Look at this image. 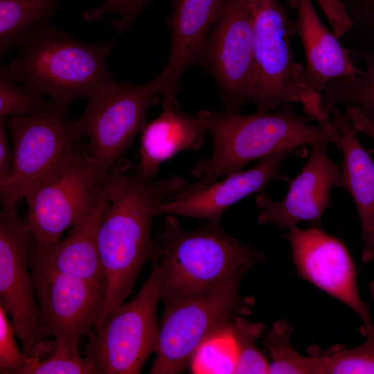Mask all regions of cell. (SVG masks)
I'll list each match as a JSON object with an SVG mask.
<instances>
[{
	"label": "cell",
	"mask_w": 374,
	"mask_h": 374,
	"mask_svg": "<svg viewBox=\"0 0 374 374\" xmlns=\"http://www.w3.org/2000/svg\"><path fill=\"white\" fill-rule=\"evenodd\" d=\"M6 310L0 305V373L20 374L30 357L19 349Z\"/></svg>",
	"instance_id": "1f68e13d"
},
{
	"label": "cell",
	"mask_w": 374,
	"mask_h": 374,
	"mask_svg": "<svg viewBox=\"0 0 374 374\" xmlns=\"http://www.w3.org/2000/svg\"><path fill=\"white\" fill-rule=\"evenodd\" d=\"M364 342L353 348L317 355L319 374H374V321L363 323Z\"/></svg>",
	"instance_id": "d4e9b609"
},
{
	"label": "cell",
	"mask_w": 374,
	"mask_h": 374,
	"mask_svg": "<svg viewBox=\"0 0 374 374\" xmlns=\"http://www.w3.org/2000/svg\"><path fill=\"white\" fill-rule=\"evenodd\" d=\"M6 120L0 118V182L10 177L14 166V150L9 141Z\"/></svg>",
	"instance_id": "d6a6232c"
},
{
	"label": "cell",
	"mask_w": 374,
	"mask_h": 374,
	"mask_svg": "<svg viewBox=\"0 0 374 374\" xmlns=\"http://www.w3.org/2000/svg\"><path fill=\"white\" fill-rule=\"evenodd\" d=\"M150 274L136 295L117 308L92 335L87 357L101 374H138L155 352L162 299L161 267L152 260Z\"/></svg>",
	"instance_id": "30bf717a"
},
{
	"label": "cell",
	"mask_w": 374,
	"mask_h": 374,
	"mask_svg": "<svg viewBox=\"0 0 374 374\" xmlns=\"http://www.w3.org/2000/svg\"><path fill=\"white\" fill-rule=\"evenodd\" d=\"M251 16L255 83L251 103L267 112L283 104H301L305 117L329 121L321 94L308 84L305 67L296 61L291 37L294 21L279 0H247Z\"/></svg>",
	"instance_id": "5b68a950"
},
{
	"label": "cell",
	"mask_w": 374,
	"mask_h": 374,
	"mask_svg": "<svg viewBox=\"0 0 374 374\" xmlns=\"http://www.w3.org/2000/svg\"><path fill=\"white\" fill-rule=\"evenodd\" d=\"M304 150L289 149L268 155L248 170L228 174L222 181L171 202L166 201L159 207L157 217L178 215L220 222L222 213L233 204L252 193L262 192L273 179H286L280 172L282 162L292 154L303 155Z\"/></svg>",
	"instance_id": "e0dca14e"
},
{
	"label": "cell",
	"mask_w": 374,
	"mask_h": 374,
	"mask_svg": "<svg viewBox=\"0 0 374 374\" xmlns=\"http://www.w3.org/2000/svg\"><path fill=\"white\" fill-rule=\"evenodd\" d=\"M294 21V34L303 44L308 84L321 93L332 80L362 73L351 59L349 49L320 19L312 0H300Z\"/></svg>",
	"instance_id": "ffe728a7"
},
{
	"label": "cell",
	"mask_w": 374,
	"mask_h": 374,
	"mask_svg": "<svg viewBox=\"0 0 374 374\" xmlns=\"http://www.w3.org/2000/svg\"><path fill=\"white\" fill-rule=\"evenodd\" d=\"M317 4L322 10L326 17H331L335 15L340 8V3L338 0H316ZM300 0H287V3L291 8L296 10Z\"/></svg>",
	"instance_id": "e575fe53"
},
{
	"label": "cell",
	"mask_w": 374,
	"mask_h": 374,
	"mask_svg": "<svg viewBox=\"0 0 374 374\" xmlns=\"http://www.w3.org/2000/svg\"><path fill=\"white\" fill-rule=\"evenodd\" d=\"M68 109L51 100L48 106L39 112L6 120L14 166L10 177L0 182L2 208L19 206L29 188L84 149L82 138L67 118Z\"/></svg>",
	"instance_id": "9c48e42d"
},
{
	"label": "cell",
	"mask_w": 374,
	"mask_h": 374,
	"mask_svg": "<svg viewBox=\"0 0 374 374\" xmlns=\"http://www.w3.org/2000/svg\"><path fill=\"white\" fill-rule=\"evenodd\" d=\"M369 290L372 299L374 301V280L369 285Z\"/></svg>",
	"instance_id": "d590c367"
},
{
	"label": "cell",
	"mask_w": 374,
	"mask_h": 374,
	"mask_svg": "<svg viewBox=\"0 0 374 374\" xmlns=\"http://www.w3.org/2000/svg\"><path fill=\"white\" fill-rule=\"evenodd\" d=\"M346 8L352 26L341 38L349 49L374 51V0H338Z\"/></svg>",
	"instance_id": "f546056e"
},
{
	"label": "cell",
	"mask_w": 374,
	"mask_h": 374,
	"mask_svg": "<svg viewBox=\"0 0 374 374\" xmlns=\"http://www.w3.org/2000/svg\"><path fill=\"white\" fill-rule=\"evenodd\" d=\"M349 51L351 55L364 62V70L360 74L328 82L321 91L323 110L329 115L330 109L337 104H351L374 121V51L359 49H349Z\"/></svg>",
	"instance_id": "603a6c76"
},
{
	"label": "cell",
	"mask_w": 374,
	"mask_h": 374,
	"mask_svg": "<svg viewBox=\"0 0 374 374\" xmlns=\"http://www.w3.org/2000/svg\"><path fill=\"white\" fill-rule=\"evenodd\" d=\"M113 41L98 44L79 40L66 31L44 24L18 48V54L0 71L68 107L78 98H93L114 82L107 65Z\"/></svg>",
	"instance_id": "277c9868"
},
{
	"label": "cell",
	"mask_w": 374,
	"mask_h": 374,
	"mask_svg": "<svg viewBox=\"0 0 374 374\" xmlns=\"http://www.w3.org/2000/svg\"><path fill=\"white\" fill-rule=\"evenodd\" d=\"M51 99L15 81L0 71V118L26 116L46 108Z\"/></svg>",
	"instance_id": "f1b7e54d"
},
{
	"label": "cell",
	"mask_w": 374,
	"mask_h": 374,
	"mask_svg": "<svg viewBox=\"0 0 374 374\" xmlns=\"http://www.w3.org/2000/svg\"><path fill=\"white\" fill-rule=\"evenodd\" d=\"M160 73L143 84L115 81L93 98L84 112L72 120L87 152L104 172L112 171L147 124L149 109L161 104Z\"/></svg>",
	"instance_id": "ba28073f"
},
{
	"label": "cell",
	"mask_w": 374,
	"mask_h": 374,
	"mask_svg": "<svg viewBox=\"0 0 374 374\" xmlns=\"http://www.w3.org/2000/svg\"><path fill=\"white\" fill-rule=\"evenodd\" d=\"M195 115L211 136L212 154L195 163L192 173L199 180L174 199L199 190L268 155L289 149L305 150L307 145L318 142L338 146L341 142L333 121L311 124L290 103L275 111L252 114L199 109Z\"/></svg>",
	"instance_id": "7a4b0ae2"
},
{
	"label": "cell",
	"mask_w": 374,
	"mask_h": 374,
	"mask_svg": "<svg viewBox=\"0 0 374 374\" xmlns=\"http://www.w3.org/2000/svg\"><path fill=\"white\" fill-rule=\"evenodd\" d=\"M33 235L18 206L0 213V305L9 315L24 353L42 359L50 346L39 324L35 282L29 265Z\"/></svg>",
	"instance_id": "8fae6325"
},
{
	"label": "cell",
	"mask_w": 374,
	"mask_h": 374,
	"mask_svg": "<svg viewBox=\"0 0 374 374\" xmlns=\"http://www.w3.org/2000/svg\"><path fill=\"white\" fill-rule=\"evenodd\" d=\"M172 10L166 19L171 39L166 64L159 72L161 107L178 101L177 94L186 71L197 64L206 39L222 10L225 0H171Z\"/></svg>",
	"instance_id": "2e32d148"
},
{
	"label": "cell",
	"mask_w": 374,
	"mask_h": 374,
	"mask_svg": "<svg viewBox=\"0 0 374 374\" xmlns=\"http://www.w3.org/2000/svg\"><path fill=\"white\" fill-rule=\"evenodd\" d=\"M106 201L104 192L94 210L70 229L64 238L42 245L33 240L30 267L72 276L106 287L97 243V233Z\"/></svg>",
	"instance_id": "ac0fdd59"
},
{
	"label": "cell",
	"mask_w": 374,
	"mask_h": 374,
	"mask_svg": "<svg viewBox=\"0 0 374 374\" xmlns=\"http://www.w3.org/2000/svg\"><path fill=\"white\" fill-rule=\"evenodd\" d=\"M328 145L326 142L311 145L307 162L290 182L283 199L274 201L265 194L258 195L256 204L260 224L271 223L282 229H290L301 222L320 225L341 172V166L328 153Z\"/></svg>",
	"instance_id": "9a60e30c"
},
{
	"label": "cell",
	"mask_w": 374,
	"mask_h": 374,
	"mask_svg": "<svg viewBox=\"0 0 374 374\" xmlns=\"http://www.w3.org/2000/svg\"><path fill=\"white\" fill-rule=\"evenodd\" d=\"M131 166L121 159L105 181L97 243L106 299L94 330L123 304L143 267L153 259L156 242L151 228L159 207L192 184L179 176L156 180L135 172L129 174Z\"/></svg>",
	"instance_id": "6da1fadb"
},
{
	"label": "cell",
	"mask_w": 374,
	"mask_h": 374,
	"mask_svg": "<svg viewBox=\"0 0 374 374\" xmlns=\"http://www.w3.org/2000/svg\"><path fill=\"white\" fill-rule=\"evenodd\" d=\"M237 275L201 296L164 303L150 374H177L190 367L199 345L212 333L247 316L254 299L242 295Z\"/></svg>",
	"instance_id": "8992f818"
},
{
	"label": "cell",
	"mask_w": 374,
	"mask_h": 374,
	"mask_svg": "<svg viewBox=\"0 0 374 374\" xmlns=\"http://www.w3.org/2000/svg\"><path fill=\"white\" fill-rule=\"evenodd\" d=\"M156 0H105L104 2L92 9L84 12V19L89 22H97L106 15L114 13L117 19L111 23L110 27L117 35L127 32L135 19L142 13L148 5Z\"/></svg>",
	"instance_id": "4dcf8cb0"
},
{
	"label": "cell",
	"mask_w": 374,
	"mask_h": 374,
	"mask_svg": "<svg viewBox=\"0 0 374 374\" xmlns=\"http://www.w3.org/2000/svg\"><path fill=\"white\" fill-rule=\"evenodd\" d=\"M330 113L340 134L343 153L335 186L346 190L354 202L362 229V258L368 262L374 256V161L359 141L347 114L337 106Z\"/></svg>",
	"instance_id": "d6986e66"
},
{
	"label": "cell",
	"mask_w": 374,
	"mask_h": 374,
	"mask_svg": "<svg viewBox=\"0 0 374 374\" xmlns=\"http://www.w3.org/2000/svg\"><path fill=\"white\" fill-rule=\"evenodd\" d=\"M197 64L213 79L225 110L239 112L251 103L255 60L247 0H225Z\"/></svg>",
	"instance_id": "7c38bea8"
},
{
	"label": "cell",
	"mask_w": 374,
	"mask_h": 374,
	"mask_svg": "<svg viewBox=\"0 0 374 374\" xmlns=\"http://www.w3.org/2000/svg\"><path fill=\"white\" fill-rule=\"evenodd\" d=\"M35 282L39 324L57 346H78L94 329L104 308L106 287L46 269L30 267Z\"/></svg>",
	"instance_id": "4fadbf2b"
},
{
	"label": "cell",
	"mask_w": 374,
	"mask_h": 374,
	"mask_svg": "<svg viewBox=\"0 0 374 374\" xmlns=\"http://www.w3.org/2000/svg\"><path fill=\"white\" fill-rule=\"evenodd\" d=\"M62 0H0V55L18 48L37 27L49 23Z\"/></svg>",
	"instance_id": "7402d4cb"
},
{
	"label": "cell",
	"mask_w": 374,
	"mask_h": 374,
	"mask_svg": "<svg viewBox=\"0 0 374 374\" xmlns=\"http://www.w3.org/2000/svg\"><path fill=\"white\" fill-rule=\"evenodd\" d=\"M346 113L358 133H362L374 141V121L366 118L355 105L346 104Z\"/></svg>",
	"instance_id": "836d02e7"
},
{
	"label": "cell",
	"mask_w": 374,
	"mask_h": 374,
	"mask_svg": "<svg viewBox=\"0 0 374 374\" xmlns=\"http://www.w3.org/2000/svg\"><path fill=\"white\" fill-rule=\"evenodd\" d=\"M155 242L164 303L204 295L265 258L261 251L226 233L220 222L185 231L174 215H165Z\"/></svg>",
	"instance_id": "3957f363"
},
{
	"label": "cell",
	"mask_w": 374,
	"mask_h": 374,
	"mask_svg": "<svg viewBox=\"0 0 374 374\" xmlns=\"http://www.w3.org/2000/svg\"><path fill=\"white\" fill-rule=\"evenodd\" d=\"M293 327L286 321H276L264 334L263 344L270 355V374H318L317 355L304 356L293 347Z\"/></svg>",
	"instance_id": "cb8c5ba5"
},
{
	"label": "cell",
	"mask_w": 374,
	"mask_h": 374,
	"mask_svg": "<svg viewBox=\"0 0 374 374\" xmlns=\"http://www.w3.org/2000/svg\"><path fill=\"white\" fill-rule=\"evenodd\" d=\"M285 237L300 277L347 305L363 323L373 320L358 290L353 260L341 239L319 226H294Z\"/></svg>",
	"instance_id": "5bb4252c"
},
{
	"label": "cell",
	"mask_w": 374,
	"mask_h": 374,
	"mask_svg": "<svg viewBox=\"0 0 374 374\" xmlns=\"http://www.w3.org/2000/svg\"><path fill=\"white\" fill-rule=\"evenodd\" d=\"M109 173L82 149L29 188L23 199L27 202L26 219L34 240L42 245L54 243L85 219L102 197Z\"/></svg>",
	"instance_id": "52a82bcc"
},
{
	"label": "cell",
	"mask_w": 374,
	"mask_h": 374,
	"mask_svg": "<svg viewBox=\"0 0 374 374\" xmlns=\"http://www.w3.org/2000/svg\"><path fill=\"white\" fill-rule=\"evenodd\" d=\"M231 325L238 355L235 373H269V362L256 344L265 333V325L249 321L244 316L235 317Z\"/></svg>",
	"instance_id": "4316f807"
},
{
	"label": "cell",
	"mask_w": 374,
	"mask_h": 374,
	"mask_svg": "<svg viewBox=\"0 0 374 374\" xmlns=\"http://www.w3.org/2000/svg\"><path fill=\"white\" fill-rule=\"evenodd\" d=\"M161 109L141 132L140 159L134 172L148 178H155L161 164L179 152L199 149L208 132L196 115L185 112L179 103Z\"/></svg>",
	"instance_id": "44dd1931"
},
{
	"label": "cell",
	"mask_w": 374,
	"mask_h": 374,
	"mask_svg": "<svg viewBox=\"0 0 374 374\" xmlns=\"http://www.w3.org/2000/svg\"><path fill=\"white\" fill-rule=\"evenodd\" d=\"M231 323L199 345L189 367L193 373H235L238 355Z\"/></svg>",
	"instance_id": "484cf974"
},
{
	"label": "cell",
	"mask_w": 374,
	"mask_h": 374,
	"mask_svg": "<svg viewBox=\"0 0 374 374\" xmlns=\"http://www.w3.org/2000/svg\"><path fill=\"white\" fill-rule=\"evenodd\" d=\"M20 374H101L87 357L79 354L78 346H57L46 359L29 357Z\"/></svg>",
	"instance_id": "83f0119b"
}]
</instances>
